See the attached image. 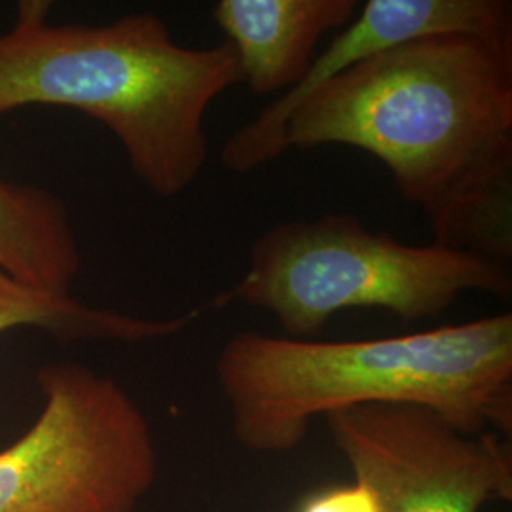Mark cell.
Returning <instances> with one entry per match:
<instances>
[{"label":"cell","mask_w":512,"mask_h":512,"mask_svg":"<svg viewBox=\"0 0 512 512\" xmlns=\"http://www.w3.org/2000/svg\"><path fill=\"white\" fill-rule=\"evenodd\" d=\"M359 148L387 167L433 243L511 264L512 38L421 37L311 93L289 150Z\"/></svg>","instance_id":"1"},{"label":"cell","mask_w":512,"mask_h":512,"mask_svg":"<svg viewBox=\"0 0 512 512\" xmlns=\"http://www.w3.org/2000/svg\"><path fill=\"white\" fill-rule=\"evenodd\" d=\"M215 376L234 437L256 454L296 450L317 418L414 404L465 433H512V313L366 340L232 336Z\"/></svg>","instance_id":"2"},{"label":"cell","mask_w":512,"mask_h":512,"mask_svg":"<svg viewBox=\"0 0 512 512\" xmlns=\"http://www.w3.org/2000/svg\"><path fill=\"white\" fill-rule=\"evenodd\" d=\"M50 12L46 0H21L0 33V116L78 110L109 129L152 194H184L209 160L207 112L241 84L230 44L181 46L150 12L95 25L55 23Z\"/></svg>","instance_id":"3"},{"label":"cell","mask_w":512,"mask_h":512,"mask_svg":"<svg viewBox=\"0 0 512 512\" xmlns=\"http://www.w3.org/2000/svg\"><path fill=\"white\" fill-rule=\"evenodd\" d=\"M509 302L511 264L437 243L410 245L349 213L279 222L249 249L238 283L213 298L272 315L287 338L311 340L351 310L437 319L465 293Z\"/></svg>","instance_id":"4"},{"label":"cell","mask_w":512,"mask_h":512,"mask_svg":"<svg viewBox=\"0 0 512 512\" xmlns=\"http://www.w3.org/2000/svg\"><path fill=\"white\" fill-rule=\"evenodd\" d=\"M37 380V420L0 450V512H135L158 475L143 410L86 366H44Z\"/></svg>","instance_id":"5"},{"label":"cell","mask_w":512,"mask_h":512,"mask_svg":"<svg viewBox=\"0 0 512 512\" xmlns=\"http://www.w3.org/2000/svg\"><path fill=\"white\" fill-rule=\"evenodd\" d=\"M325 420L382 512H480L512 499L511 446L497 433H465L414 404L361 406Z\"/></svg>","instance_id":"6"},{"label":"cell","mask_w":512,"mask_h":512,"mask_svg":"<svg viewBox=\"0 0 512 512\" xmlns=\"http://www.w3.org/2000/svg\"><path fill=\"white\" fill-rule=\"evenodd\" d=\"M433 35L512 38V2L368 0L355 19L334 33L327 48L315 55L306 78L294 90L266 105L228 137L220 150V162L236 175H249L279 160L285 154V126L311 93L380 52Z\"/></svg>","instance_id":"7"},{"label":"cell","mask_w":512,"mask_h":512,"mask_svg":"<svg viewBox=\"0 0 512 512\" xmlns=\"http://www.w3.org/2000/svg\"><path fill=\"white\" fill-rule=\"evenodd\" d=\"M359 12L357 0H219L211 18L255 95L291 92L310 71L317 46Z\"/></svg>","instance_id":"8"},{"label":"cell","mask_w":512,"mask_h":512,"mask_svg":"<svg viewBox=\"0 0 512 512\" xmlns=\"http://www.w3.org/2000/svg\"><path fill=\"white\" fill-rule=\"evenodd\" d=\"M0 268L40 289L71 293L82 251L55 194L0 177Z\"/></svg>","instance_id":"9"},{"label":"cell","mask_w":512,"mask_h":512,"mask_svg":"<svg viewBox=\"0 0 512 512\" xmlns=\"http://www.w3.org/2000/svg\"><path fill=\"white\" fill-rule=\"evenodd\" d=\"M202 310L171 319H147L122 311L88 306L71 293H54L29 285L0 268V334L14 329H40L61 344L118 342L139 344L179 334Z\"/></svg>","instance_id":"10"},{"label":"cell","mask_w":512,"mask_h":512,"mask_svg":"<svg viewBox=\"0 0 512 512\" xmlns=\"http://www.w3.org/2000/svg\"><path fill=\"white\" fill-rule=\"evenodd\" d=\"M296 512H382L374 492L359 480L308 495Z\"/></svg>","instance_id":"11"}]
</instances>
